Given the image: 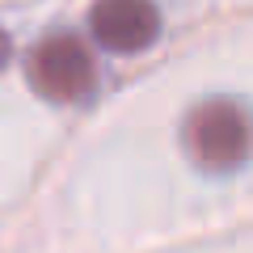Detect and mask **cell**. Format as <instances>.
I'll list each match as a JSON object with an SVG mask.
<instances>
[{
	"label": "cell",
	"mask_w": 253,
	"mask_h": 253,
	"mask_svg": "<svg viewBox=\"0 0 253 253\" xmlns=\"http://www.w3.org/2000/svg\"><path fill=\"white\" fill-rule=\"evenodd\" d=\"M26 76L30 89L46 101L72 106V101L93 97L97 89V63H93L89 46L76 34H46L30 46L26 55Z\"/></svg>",
	"instance_id": "obj_2"
},
{
	"label": "cell",
	"mask_w": 253,
	"mask_h": 253,
	"mask_svg": "<svg viewBox=\"0 0 253 253\" xmlns=\"http://www.w3.org/2000/svg\"><path fill=\"white\" fill-rule=\"evenodd\" d=\"M89 30L106 51L135 55L161 38V9L156 0H93Z\"/></svg>",
	"instance_id": "obj_3"
},
{
	"label": "cell",
	"mask_w": 253,
	"mask_h": 253,
	"mask_svg": "<svg viewBox=\"0 0 253 253\" xmlns=\"http://www.w3.org/2000/svg\"><path fill=\"white\" fill-rule=\"evenodd\" d=\"M9 59H13V42H9V34L0 30V68H4Z\"/></svg>",
	"instance_id": "obj_4"
},
{
	"label": "cell",
	"mask_w": 253,
	"mask_h": 253,
	"mask_svg": "<svg viewBox=\"0 0 253 253\" xmlns=\"http://www.w3.org/2000/svg\"><path fill=\"white\" fill-rule=\"evenodd\" d=\"M186 156L207 173H236L253 156V110L236 97H207L186 114Z\"/></svg>",
	"instance_id": "obj_1"
}]
</instances>
